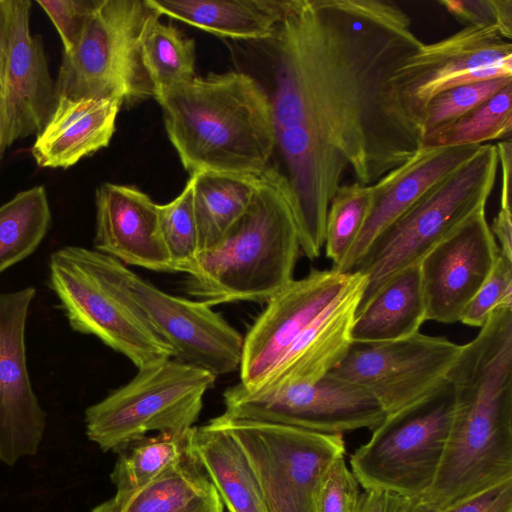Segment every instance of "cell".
I'll return each instance as SVG.
<instances>
[{
	"mask_svg": "<svg viewBox=\"0 0 512 512\" xmlns=\"http://www.w3.org/2000/svg\"><path fill=\"white\" fill-rule=\"evenodd\" d=\"M260 43L268 81L256 80L270 104L274 156L290 187L301 251L312 260L344 172L372 185L421 148L423 128L391 77L423 42L392 1L291 0Z\"/></svg>",
	"mask_w": 512,
	"mask_h": 512,
	"instance_id": "6da1fadb",
	"label": "cell"
},
{
	"mask_svg": "<svg viewBox=\"0 0 512 512\" xmlns=\"http://www.w3.org/2000/svg\"><path fill=\"white\" fill-rule=\"evenodd\" d=\"M446 380L454 392L452 424L423 495L438 511L512 479V307L490 314Z\"/></svg>",
	"mask_w": 512,
	"mask_h": 512,
	"instance_id": "7a4b0ae2",
	"label": "cell"
},
{
	"mask_svg": "<svg viewBox=\"0 0 512 512\" xmlns=\"http://www.w3.org/2000/svg\"><path fill=\"white\" fill-rule=\"evenodd\" d=\"M154 98L190 176L208 171L260 176L271 166L275 134L270 104L247 72L196 76Z\"/></svg>",
	"mask_w": 512,
	"mask_h": 512,
	"instance_id": "3957f363",
	"label": "cell"
},
{
	"mask_svg": "<svg viewBox=\"0 0 512 512\" xmlns=\"http://www.w3.org/2000/svg\"><path fill=\"white\" fill-rule=\"evenodd\" d=\"M301 251L289 184L269 167L242 217L186 273V292L214 305L267 302L293 278Z\"/></svg>",
	"mask_w": 512,
	"mask_h": 512,
	"instance_id": "277c9868",
	"label": "cell"
},
{
	"mask_svg": "<svg viewBox=\"0 0 512 512\" xmlns=\"http://www.w3.org/2000/svg\"><path fill=\"white\" fill-rule=\"evenodd\" d=\"M126 270L95 249L63 246L50 255L49 286L74 331L97 337L141 369L172 358V350L136 303Z\"/></svg>",
	"mask_w": 512,
	"mask_h": 512,
	"instance_id": "5b68a950",
	"label": "cell"
},
{
	"mask_svg": "<svg viewBox=\"0 0 512 512\" xmlns=\"http://www.w3.org/2000/svg\"><path fill=\"white\" fill-rule=\"evenodd\" d=\"M499 168L496 145L482 144L370 244L351 272L366 276L360 311L397 273L422 258L475 211L485 208Z\"/></svg>",
	"mask_w": 512,
	"mask_h": 512,
	"instance_id": "8992f818",
	"label": "cell"
},
{
	"mask_svg": "<svg viewBox=\"0 0 512 512\" xmlns=\"http://www.w3.org/2000/svg\"><path fill=\"white\" fill-rule=\"evenodd\" d=\"M160 16L146 0H98L73 48L63 52L59 97L116 98L123 105L154 97L142 42Z\"/></svg>",
	"mask_w": 512,
	"mask_h": 512,
	"instance_id": "52a82bcc",
	"label": "cell"
},
{
	"mask_svg": "<svg viewBox=\"0 0 512 512\" xmlns=\"http://www.w3.org/2000/svg\"><path fill=\"white\" fill-rule=\"evenodd\" d=\"M454 411L445 380L412 404L388 414L350 457L351 472L364 490L402 497L422 496L442 462Z\"/></svg>",
	"mask_w": 512,
	"mask_h": 512,
	"instance_id": "ba28073f",
	"label": "cell"
},
{
	"mask_svg": "<svg viewBox=\"0 0 512 512\" xmlns=\"http://www.w3.org/2000/svg\"><path fill=\"white\" fill-rule=\"evenodd\" d=\"M216 378L173 358L138 369L129 382L86 409V434L103 451H119L149 432L187 433Z\"/></svg>",
	"mask_w": 512,
	"mask_h": 512,
	"instance_id": "9c48e42d",
	"label": "cell"
},
{
	"mask_svg": "<svg viewBox=\"0 0 512 512\" xmlns=\"http://www.w3.org/2000/svg\"><path fill=\"white\" fill-rule=\"evenodd\" d=\"M229 430L246 452L259 479L267 512H316L320 481L345 456L342 434L213 418Z\"/></svg>",
	"mask_w": 512,
	"mask_h": 512,
	"instance_id": "30bf717a",
	"label": "cell"
},
{
	"mask_svg": "<svg viewBox=\"0 0 512 512\" xmlns=\"http://www.w3.org/2000/svg\"><path fill=\"white\" fill-rule=\"evenodd\" d=\"M224 417L300 428L325 434L375 429L387 414L363 387L330 373L313 383L262 392L239 383L223 392Z\"/></svg>",
	"mask_w": 512,
	"mask_h": 512,
	"instance_id": "8fae6325",
	"label": "cell"
},
{
	"mask_svg": "<svg viewBox=\"0 0 512 512\" xmlns=\"http://www.w3.org/2000/svg\"><path fill=\"white\" fill-rule=\"evenodd\" d=\"M461 348L447 338L420 332L394 341L352 342L329 373L366 389L388 415L444 382Z\"/></svg>",
	"mask_w": 512,
	"mask_h": 512,
	"instance_id": "7c38bea8",
	"label": "cell"
},
{
	"mask_svg": "<svg viewBox=\"0 0 512 512\" xmlns=\"http://www.w3.org/2000/svg\"><path fill=\"white\" fill-rule=\"evenodd\" d=\"M509 77L511 42L494 27L465 26L447 38L423 43L395 70L391 82L407 113L423 128L424 108L439 93Z\"/></svg>",
	"mask_w": 512,
	"mask_h": 512,
	"instance_id": "4fadbf2b",
	"label": "cell"
},
{
	"mask_svg": "<svg viewBox=\"0 0 512 512\" xmlns=\"http://www.w3.org/2000/svg\"><path fill=\"white\" fill-rule=\"evenodd\" d=\"M360 275L311 269L305 277L293 279L270 298L243 339L238 383L248 391L256 388Z\"/></svg>",
	"mask_w": 512,
	"mask_h": 512,
	"instance_id": "5bb4252c",
	"label": "cell"
},
{
	"mask_svg": "<svg viewBox=\"0 0 512 512\" xmlns=\"http://www.w3.org/2000/svg\"><path fill=\"white\" fill-rule=\"evenodd\" d=\"M129 289L172 358L214 376L239 370L244 337L220 313L199 300L171 295L130 269Z\"/></svg>",
	"mask_w": 512,
	"mask_h": 512,
	"instance_id": "9a60e30c",
	"label": "cell"
},
{
	"mask_svg": "<svg viewBox=\"0 0 512 512\" xmlns=\"http://www.w3.org/2000/svg\"><path fill=\"white\" fill-rule=\"evenodd\" d=\"M35 296L33 286L0 292V460L8 465L36 454L46 427L26 360V320Z\"/></svg>",
	"mask_w": 512,
	"mask_h": 512,
	"instance_id": "2e32d148",
	"label": "cell"
},
{
	"mask_svg": "<svg viewBox=\"0 0 512 512\" xmlns=\"http://www.w3.org/2000/svg\"><path fill=\"white\" fill-rule=\"evenodd\" d=\"M499 253L485 208L472 213L436 244L419 263L427 320L460 322Z\"/></svg>",
	"mask_w": 512,
	"mask_h": 512,
	"instance_id": "e0dca14e",
	"label": "cell"
},
{
	"mask_svg": "<svg viewBox=\"0 0 512 512\" xmlns=\"http://www.w3.org/2000/svg\"><path fill=\"white\" fill-rule=\"evenodd\" d=\"M30 0H13L9 52L0 98L1 150L38 134L58 103L42 37L30 33Z\"/></svg>",
	"mask_w": 512,
	"mask_h": 512,
	"instance_id": "ac0fdd59",
	"label": "cell"
},
{
	"mask_svg": "<svg viewBox=\"0 0 512 512\" xmlns=\"http://www.w3.org/2000/svg\"><path fill=\"white\" fill-rule=\"evenodd\" d=\"M95 205V250L124 265L174 272L160 231L159 204L134 186L103 183Z\"/></svg>",
	"mask_w": 512,
	"mask_h": 512,
	"instance_id": "d6986e66",
	"label": "cell"
},
{
	"mask_svg": "<svg viewBox=\"0 0 512 512\" xmlns=\"http://www.w3.org/2000/svg\"><path fill=\"white\" fill-rule=\"evenodd\" d=\"M479 147H421L409 160L372 184V200L365 222L346 257L332 270L350 273L380 233L432 186L468 161Z\"/></svg>",
	"mask_w": 512,
	"mask_h": 512,
	"instance_id": "ffe728a7",
	"label": "cell"
},
{
	"mask_svg": "<svg viewBox=\"0 0 512 512\" xmlns=\"http://www.w3.org/2000/svg\"><path fill=\"white\" fill-rule=\"evenodd\" d=\"M366 283V276L361 274L351 288L309 326L266 378L249 392L313 383L331 372L352 344L351 329Z\"/></svg>",
	"mask_w": 512,
	"mask_h": 512,
	"instance_id": "44dd1931",
	"label": "cell"
},
{
	"mask_svg": "<svg viewBox=\"0 0 512 512\" xmlns=\"http://www.w3.org/2000/svg\"><path fill=\"white\" fill-rule=\"evenodd\" d=\"M123 103L116 98L60 96L51 117L36 135L32 155L40 167L67 169L107 147Z\"/></svg>",
	"mask_w": 512,
	"mask_h": 512,
	"instance_id": "7402d4cb",
	"label": "cell"
},
{
	"mask_svg": "<svg viewBox=\"0 0 512 512\" xmlns=\"http://www.w3.org/2000/svg\"><path fill=\"white\" fill-rule=\"evenodd\" d=\"M161 16L207 33L260 42L269 39L291 0H146Z\"/></svg>",
	"mask_w": 512,
	"mask_h": 512,
	"instance_id": "603a6c76",
	"label": "cell"
},
{
	"mask_svg": "<svg viewBox=\"0 0 512 512\" xmlns=\"http://www.w3.org/2000/svg\"><path fill=\"white\" fill-rule=\"evenodd\" d=\"M191 449L228 512H267L257 474L229 430L214 419L194 426Z\"/></svg>",
	"mask_w": 512,
	"mask_h": 512,
	"instance_id": "cb8c5ba5",
	"label": "cell"
},
{
	"mask_svg": "<svg viewBox=\"0 0 512 512\" xmlns=\"http://www.w3.org/2000/svg\"><path fill=\"white\" fill-rule=\"evenodd\" d=\"M419 264L394 275L356 313L351 329L355 343H377L409 337L426 321Z\"/></svg>",
	"mask_w": 512,
	"mask_h": 512,
	"instance_id": "d4e9b609",
	"label": "cell"
},
{
	"mask_svg": "<svg viewBox=\"0 0 512 512\" xmlns=\"http://www.w3.org/2000/svg\"><path fill=\"white\" fill-rule=\"evenodd\" d=\"M260 176L211 171L190 176L200 252L215 245L246 212Z\"/></svg>",
	"mask_w": 512,
	"mask_h": 512,
	"instance_id": "484cf974",
	"label": "cell"
},
{
	"mask_svg": "<svg viewBox=\"0 0 512 512\" xmlns=\"http://www.w3.org/2000/svg\"><path fill=\"white\" fill-rule=\"evenodd\" d=\"M213 489L207 474L193 456L142 487L116 491L113 497L91 512H183Z\"/></svg>",
	"mask_w": 512,
	"mask_h": 512,
	"instance_id": "4316f807",
	"label": "cell"
},
{
	"mask_svg": "<svg viewBox=\"0 0 512 512\" xmlns=\"http://www.w3.org/2000/svg\"><path fill=\"white\" fill-rule=\"evenodd\" d=\"M192 429L182 434L157 433L155 436H145L121 448L110 475L116 491L142 487L191 459L194 456L191 449Z\"/></svg>",
	"mask_w": 512,
	"mask_h": 512,
	"instance_id": "83f0119b",
	"label": "cell"
},
{
	"mask_svg": "<svg viewBox=\"0 0 512 512\" xmlns=\"http://www.w3.org/2000/svg\"><path fill=\"white\" fill-rule=\"evenodd\" d=\"M51 224L44 186L16 194L0 206V273L31 255Z\"/></svg>",
	"mask_w": 512,
	"mask_h": 512,
	"instance_id": "f1b7e54d",
	"label": "cell"
},
{
	"mask_svg": "<svg viewBox=\"0 0 512 512\" xmlns=\"http://www.w3.org/2000/svg\"><path fill=\"white\" fill-rule=\"evenodd\" d=\"M142 60L154 97L197 76L194 40L160 20L152 25L142 42Z\"/></svg>",
	"mask_w": 512,
	"mask_h": 512,
	"instance_id": "f546056e",
	"label": "cell"
},
{
	"mask_svg": "<svg viewBox=\"0 0 512 512\" xmlns=\"http://www.w3.org/2000/svg\"><path fill=\"white\" fill-rule=\"evenodd\" d=\"M512 83L457 120L424 134L425 148L482 145L509 137L512 130Z\"/></svg>",
	"mask_w": 512,
	"mask_h": 512,
	"instance_id": "4dcf8cb0",
	"label": "cell"
},
{
	"mask_svg": "<svg viewBox=\"0 0 512 512\" xmlns=\"http://www.w3.org/2000/svg\"><path fill=\"white\" fill-rule=\"evenodd\" d=\"M372 200L371 185L358 182L341 184L334 193L327 213L324 247L336 268L355 242Z\"/></svg>",
	"mask_w": 512,
	"mask_h": 512,
	"instance_id": "1f68e13d",
	"label": "cell"
},
{
	"mask_svg": "<svg viewBox=\"0 0 512 512\" xmlns=\"http://www.w3.org/2000/svg\"><path fill=\"white\" fill-rule=\"evenodd\" d=\"M160 231L174 272L187 273L200 252L193 206V181L172 201L159 205Z\"/></svg>",
	"mask_w": 512,
	"mask_h": 512,
	"instance_id": "d6a6232c",
	"label": "cell"
},
{
	"mask_svg": "<svg viewBox=\"0 0 512 512\" xmlns=\"http://www.w3.org/2000/svg\"><path fill=\"white\" fill-rule=\"evenodd\" d=\"M510 83L512 77L496 78L457 86L439 93L424 108V134L469 113Z\"/></svg>",
	"mask_w": 512,
	"mask_h": 512,
	"instance_id": "836d02e7",
	"label": "cell"
},
{
	"mask_svg": "<svg viewBox=\"0 0 512 512\" xmlns=\"http://www.w3.org/2000/svg\"><path fill=\"white\" fill-rule=\"evenodd\" d=\"M512 306V259L499 253L496 264L465 308L460 322L481 328L497 308Z\"/></svg>",
	"mask_w": 512,
	"mask_h": 512,
	"instance_id": "e575fe53",
	"label": "cell"
},
{
	"mask_svg": "<svg viewBox=\"0 0 512 512\" xmlns=\"http://www.w3.org/2000/svg\"><path fill=\"white\" fill-rule=\"evenodd\" d=\"M344 457L336 459L323 475L316 494V512L357 511L359 483Z\"/></svg>",
	"mask_w": 512,
	"mask_h": 512,
	"instance_id": "d590c367",
	"label": "cell"
},
{
	"mask_svg": "<svg viewBox=\"0 0 512 512\" xmlns=\"http://www.w3.org/2000/svg\"><path fill=\"white\" fill-rule=\"evenodd\" d=\"M438 3L466 26L494 27L505 39L511 40V0H441Z\"/></svg>",
	"mask_w": 512,
	"mask_h": 512,
	"instance_id": "8d00e7d4",
	"label": "cell"
},
{
	"mask_svg": "<svg viewBox=\"0 0 512 512\" xmlns=\"http://www.w3.org/2000/svg\"><path fill=\"white\" fill-rule=\"evenodd\" d=\"M57 29L63 52H69L80 36L98 0H37Z\"/></svg>",
	"mask_w": 512,
	"mask_h": 512,
	"instance_id": "74e56055",
	"label": "cell"
},
{
	"mask_svg": "<svg viewBox=\"0 0 512 512\" xmlns=\"http://www.w3.org/2000/svg\"><path fill=\"white\" fill-rule=\"evenodd\" d=\"M438 512H512V479Z\"/></svg>",
	"mask_w": 512,
	"mask_h": 512,
	"instance_id": "f35d334b",
	"label": "cell"
},
{
	"mask_svg": "<svg viewBox=\"0 0 512 512\" xmlns=\"http://www.w3.org/2000/svg\"><path fill=\"white\" fill-rule=\"evenodd\" d=\"M496 149L501 168L500 208L511 209L512 144L510 139L497 143Z\"/></svg>",
	"mask_w": 512,
	"mask_h": 512,
	"instance_id": "ab89813d",
	"label": "cell"
},
{
	"mask_svg": "<svg viewBox=\"0 0 512 512\" xmlns=\"http://www.w3.org/2000/svg\"><path fill=\"white\" fill-rule=\"evenodd\" d=\"M400 497L385 491L364 490L356 512H394Z\"/></svg>",
	"mask_w": 512,
	"mask_h": 512,
	"instance_id": "60d3db41",
	"label": "cell"
},
{
	"mask_svg": "<svg viewBox=\"0 0 512 512\" xmlns=\"http://www.w3.org/2000/svg\"><path fill=\"white\" fill-rule=\"evenodd\" d=\"M498 240L500 253L512 259V213L511 209L500 208L490 227Z\"/></svg>",
	"mask_w": 512,
	"mask_h": 512,
	"instance_id": "b9f144b4",
	"label": "cell"
},
{
	"mask_svg": "<svg viewBox=\"0 0 512 512\" xmlns=\"http://www.w3.org/2000/svg\"><path fill=\"white\" fill-rule=\"evenodd\" d=\"M12 6L13 0H0V98L3 88L5 66L9 52L12 26Z\"/></svg>",
	"mask_w": 512,
	"mask_h": 512,
	"instance_id": "7bdbcfd3",
	"label": "cell"
},
{
	"mask_svg": "<svg viewBox=\"0 0 512 512\" xmlns=\"http://www.w3.org/2000/svg\"><path fill=\"white\" fill-rule=\"evenodd\" d=\"M394 512H438L424 496L400 497Z\"/></svg>",
	"mask_w": 512,
	"mask_h": 512,
	"instance_id": "ee69618b",
	"label": "cell"
},
{
	"mask_svg": "<svg viewBox=\"0 0 512 512\" xmlns=\"http://www.w3.org/2000/svg\"><path fill=\"white\" fill-rule=\"evenodd\" d=\"M183 512H224V504L214 487L205 498L193 504Z\"/></svg>",
	"mask_w": 512,
	"mask_h": 512,
	"instance_id": "f6af8a7d",
	"label": "cell"
},
{
	"mask_svg": "<svg viewBox=\"0 0 512 512\" xmlns=\"http://www.w3.org/2000/svg\"><path fill=\"white\" fill-rule=\"evenodd\" d=\"M0 121H1V107H0ZM2 150H1V145H0V158H1V155H2Z\"/></svg>",
	"mask_w": 512,
	"mask_h": 512,
	"instance_id": "bcb514c9",
	"label": "cell"
}]
</instances>
